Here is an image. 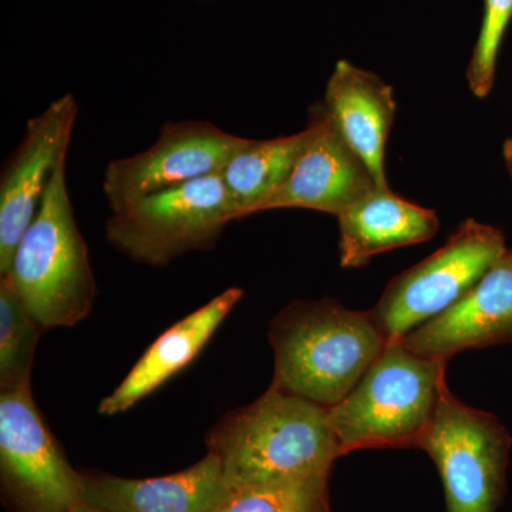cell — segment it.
<instances>
[{"mask_svg": "<svg viewBox=\"0 0 512 512\" xmlns=\"http://www.w3.org/2000/svg\"><path fill=\"white\" fill-rule=\"evenodd\" d=\"M79 106L67 93L28 121L0 174V275L8 274L20 238L35 218L57 165L67 158Z\"/></svg>", "mask_w": 512, "mask_h": 512, "instance_id": "30bf717a", "label": "cell"}, {"mask_svg": "<svg viewBox=\"0 0 512 512\" xmlns=\"http://www.w3.org/2000/svg\"><path fill=\"white\" fill-rule=\"evenodd\" d=\"M43 329L70 328L92 311L97 295L89 248L74 217L66 160L57 165L8 274Z\"/></svg>", "mask_w": 512, "mask_h": 512, "instance_id": "3957f363", "label": "cell"}, {"mask_svg": "<svg viewBox=\"0 0 512 512\" xmlns=\"http://www.w3.org/2000/svg\"><path fill=\"white\" fill-rule=\"evenodd\" d=\"M308 128L309 140L298 163L261 212L303 208L338 217L379 188L365 161L333 126L322 103L313 106Z\"/></svg>", "mask_w": 512, "mask_h": 512, "instance_id": "8fae6325", "label": "cell"}, {"mask_svg": "<svg viewBox=\"0 0 512 512\" xmlns=\"http://www.w3.org/2000/svg\"><path fill=\"white\" fill-rule=\"evenodd\" d=\"M74 512H109V511L101 510V508L94 507V505L86 503V501H84V503L82 505H79V507H77L76 511H74Z\"/></svg>", "mask_w": 512, "mask_h": 512, "instance_id": "7402d4cb", "label": "cell"}, {"mask_svg": "<svg viewBox=\"0 0 512 512\" xmlns=\"http://www.w3.org/2000/svg\"><path fill=\"white\" fill-rule=\"evenodd\" d=\"M269 340L271 386L326 409L355 389L389 343L372 313L333 299L293 302L271 323Z\"/></svg>", "mask_w": 512, "mask_h": 512, "instance_id": "7a4b0ae2", "label": "cell"}, {"mask_svg": "<svg viewBox=\"0 0 512 512\" xmlns=\"http://www.w3.org/2000/svg\"><path fill=\"white\" fill-rule=\"evenodd\" d=\"M0 471L20 512H74L84 503L83 474L70 466L30 387L0 394Z\"/></svg>", "mask_w": 512, "mask_h": 512, "instance_id": "ba28073f", "label": "cell"}, {"mask_svg": "<svg viewBox=\"0 0 512 512\" xmlns=\"http://www.w3.org/2000/svg\"><path fill=\"white\" fill-rule=\"evenodd\" d=\"M503 156L505 165H507L508 174H510L512 180V137L505 140L503 146Z\"/></svg>", "mask_w": 512, "mask_h": 512, "instance_id": "44dd1931", "label": "cell"}, {"mask_svg": "<svg viewBox=\"0 0 512 512\" xmlns=\"http://www.w3.org/2000/svg\"><path fill=\"white\" fill-rule=\"evenodd\" d=\"M42 329L10 276L0 275V392L30 387Z\"/></svg>", "mask_w": 512, "mask_h": 512, "instance_id": "ac0fdd59", "label": "cell"}, {"mask_svg": "<svg viewBox=\"0 0 512 512\" xmlns=\"http://www.w3.org/2000/svg\"><path fill=\"white\" fill-rule=\"evenodd\" d=\"M507 251L501 229L464 221L443 247L384 289L370 313L387 342H399L456 305Z\"/></svg>", "mask_w": 512, "mask_h": 512, "instance_id": "8992f818", "label": "cell"}, {"mask_svg": "<svg viewBox=\"0 0 512 512\" xmlns=\"http://www.w3.org/2000/svg\"><path fill=\"white\" fill-rule=\"evenodd\" d=\"M237 210L220 173L141 198L111 212L106 238L117 251L151 266L211 249Z\"/></svg>", "mask_w": 512, "mask_h": 512, "instance_id": "5b68a950", "label": "cell"}, {"mask_svg": "<svg viewBox=\"0 0 512 512\" xmlns=\"http://www.w3.org/2000/svg\"><path fill=\"white\" fill-rule=\"evenodd\" d=\"M229 490L328 477L342 456L328 409L271 386L208 436Z\"/></svg>", "mask_w": 512, "mask_h": 512, "instance_id": "6da1fadb", "label": "cell"}, {"mask_svg": "<svg viewBox=\"0 0 512 512\" xmlns=\"http://www.w3.org/2000/svg\"><path fill=\"white\" fill-rule=\"evenodd\" d=\"M248 140L208 121L165 123L153 146L107 165L103 178L107 205L117 212L148 195L220 173Z\"/></svg>", "mask_w": 512, "mask_h": 512, "instance_id": "9c48e42d", "label": "cell"}, {"mask_svg": "<svg viewBox=\"0 0 512 512\" xmlns=\"http://www.w3.org/2000/svg\"><path fill=\"white\" fill-rule=\"evenodd\" d=\"M433 458L448 512H495L504 493L511 436L494 414L460 402L444 384L419 441Z\"/></svg>", "mask_w": 512, "mask_h": 512, "instance_id": "52a82bcc", "label": "cell"}, {"mask_svg": "<svg viewBox=\"0 0 512 512\" xmlns=\"http://www.w3.org/2000/svg\"><path fill=\"white\" fill-rule=\"evenodd\" d=\"M323 109L379 188H389L384 167L386 144L396 119L393 87L377 74L340 60L326 84Z\"/></svg>", "mask_w": 512, "mask_h": 512, "instance_id": "5bb4252c", "label": "cell"}, {"mask_svg": "<svg viewBox=\"0 0 512 512\" xmlns=\"http://www.w3.org/2000/svg\"><path fill=\"white\" fill-rule=\"evenodd\" d=\"M447 363L387 343L355 389L328 409L342 456L363 448L419 446L447 383Z\"/></svg>", "mask_w": 512, "mask_h": 512, "instance_id": "277c9868", "label": "cell"}, {"mask_svg": "<svg viewBox=\"0 0 512 512\" xmlns=\"http://www.w3.org/2000/svg\"><path fill=\"white\" fill-rule=\"evenodd\" d=\"M336 218L343 268H360L383 252L430 241L440 228L436 211L403 200L390 188H376Z\"/></svg>", "mask_w": 512, "mask_h": 512, "instance_id": "2e32d148", "label": "cell"}, {"mask_svg": "<svg viewBox=\"0 0 512 512\" xmlns=\"http://www.w3.org/2000/svg\"><path fill=\"white\" fill-rule=\"evenodd\" d=\"M511 19L512 0H484L480 35L466 73L471 93L478 99H485L493 90L498 56Z\"/></svg>", "mask_w": 512, "mask_h": 512, "instance_id": "ffe728a7", "label": "cell"}, {"mask_svg": "<svg viewBox=\"0 0 512 512\" xmlns=\"http://www.w3.org/2000/svg\"><path fill=\"white\" fill-rule=\"evenodd\" d=\"M399 342L417 355L446 362L463 350L512 343V249L456 305Z\"/></svg>", "mask_w": 512, "mask_h": 512, "instance_id": "7c38bea8", "label": "cell"}, {"mask_svg": "<svg viewBox=\"0 0 512 512\" xmlns=\"http://www.w3.org/2000/svg\"><path fill=\"white\" fill-rule=\"evenodd\" d=\"M83 485L84 501L109 512H214L231 494L220 458L211 451L171 476L136 480L83 474Z\"/></svg>", "mask_w": 512, "mask_h": 512, "instance_id": "4fadbf2b", "label": "cell"}, {"mask_svg": "<svg viewBox=\"0 0 512 512\" xmlns=\"http://www.w3.org/2000/svg\"><path fill=\"white\" fill-rule=\"evenodd\" d=\"M242 296V289L229 288L215 296L207 305L201 306L165 330L140 357L126 379L100 403L99 413L116 416L127 412L134 404L190 365L194 357L207 345L215 330L220 328L224 319L241 301Z\"/></svg>", "mask_w": 512, "mask_h": 512, "instance_id": "9a60e30c", "label": "cell"}, {"mask_svg": "<svg viewBox=\"0 0 512 512\" xmlns=\"http://www.w3.org/2000/svg\"><path fill=\"white\" fill-rule=\"evenodd\" d=\"M328 477L232 491L214 512H326Z\"/></svg>", "mask_w": 512, "mask_h": 512, "instance_id": "d6986e66", "label": "cell"}, {"mask_svg": "<svg viewBox=\"0 0 512 512\" xmlns=\"http://www.w3.org/2000/svg\"><path fill=\"white\" fill-rule=\"evenodd\" d=\"M309 140V128L292 136L251 140L220 171L238 220L258 214L282 187Z\"/></svg>", "mask_w": 512, "mask_h": 512, "instance_id": "e0dca14e", "label": "cell"}]
</instances>
